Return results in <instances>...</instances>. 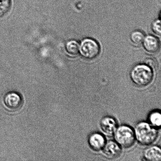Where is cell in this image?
<instances>
[{"instance_id":"6da1fadb","label":"cell","mask_w":161,"mask_h":161,"mask_svg":"<svg viewBox=\"0 0 161 161\" xmlns=\"http://www.w3.org/2000/svg\"><path fill=\"white\" fill-rule=\"evenodd\" d=\"M134 132L137 141L144 146L150 145L154 142L158 135L156 128L146 121L138 123L136 126Z\"/></svg>"},{"instance_id":"7a4b0ae2","label":"cell","mask_w":161,"mask_h":161,"mask_svg":"<svg viewBox=\"0 0 161 161\" xmlns=\"http://www.w3.org/2000/svg\"><path fill=\"white\" fill-rule=\"evenodd\" d=\"M130 77L132 81L137 86H145L152 81L153 73L152 69L147 64H140L132 69Z\"/></svg>"},{"instance_id":"3957f363","label":"cell","mask_w":161,"mask_h":161,"mask_svg":"<svg viewBox=\"0 0 161 161\" xmlns=\"http://www.w3.org/2000/svg\"><path fill=\"white\" fill-rule=\"evenodd\" d=\"M115 140L121 147L129 148L135 142V132L132 129L127 125H122L117 128L114 132Z\"/></svg>"},{"instance_id":"277c9868","label":"cell","mask_w":161,"mask_h":161,"mask_svg":"<svg viewBox=\"0 0 161 161\" xmlns=\"http://www.w3.org/2000/svg\"><path fill=\"white\" fill-rule=\"evenodd\" d=\"M80 51L84 58L87 59H93L99 55L100 47L94 39L86 38L83 39L80 43Z\"/></svg>"},{"instance_id":"5b68a950","label":"cell","mask_w":161,"mask_h":161,"mask_svg":"<svg viewBox=\"0 0 161 161\" xmlns=\"http://www.w3.org/2000/svg\"><path fill=\"white\" fill-rule=\"evenodd\" d=\"M4 102L6 108L11 111H18L21 108L23 99L21 95L15 92H10L5 96Z\"/></svg>"},{"instance_id":"8992f818","label":"cell","mask_w":161,"mask_h":161,"mask_svg":"<svg viewBox=\"0 0 161 161\" xmlns=\"http://www.w3.org/2000/svg\"><path fill=\"white\" fill-rule=\"evenodd\" d=\"M102 149L104 157L109 159L117 158L121 153V146L116 142L113 141L107 142Z\"/></svg>"},{"instance_id":"52a82bcc","label":"cell","mask_w":161,"mask_h":161,"mask_svg":"<svg viewBox=\"0 0 161 161\" xmlns=\"http://www.w3.org/2000/svg\"><path fill=\"white\" fill-rule=\"evenodd\" d=\"M100 127L106 135L111 136L114 134L117 128V124L116 120L113 118L106 116L101 120Z\"/></svg>"},{"instance_id":"ba28073f","label":"cell","mask_w":161,"mask_h":161,"mask_svg":"<svg viewBox=\"0 0 161 161\" xmlns=\"http://www.w3.org/2000/svg\"><path fill=\"white\" fill-rule=\"evenodd\" d=\"M143 47L148 53H158L160 47V41L157 37L148 35L145 37L143 42Z\"/></svg>"},{"instance_id":"9c48e42d","label":"cell","mask_w":161,"mask_h":161,"mask_svg":"<svg viewBox=\"0 0 161 161\" xmlns=\"http://www.w3.org/2000/svg\"><path fill=\"white\" fill-rule=\"evenodd\" d=\"M88 143L94 150L100 151L105 144V139L102 134L95 132L90 136L88 138Z\"/></svg>"},{"instance_id":"30bf717a","label":"cell","mask_w":161,"mask_h":161,"mask_svg":"<svg viewBox=\"0 0 161 161\" xmlns=\"http://www.w3.org/2000/svg\"><path fill=\"white\" fill-rule=\"evenodd\" d=\"M143 157L147 160L160 161L161 160V151L158 146H151L147 147L143 153Z\"/></svg>"},{"instance_id":"8fae6325","label":"cell","mask_w":161,"mask_h":161,"mask_svg":"<svg viewBox=\"0 0 161 161\" xmlns=\"http://www.w3.org/2000/svg\"><path fill=\"white\" fill-rule=\"evenodd\" d=\"M149 124L155 128L160 127L161 125V115L160 112L154 111L149 117Z\"/></svg>"},{"instance_id":"7c38bea8","label":"cell","mask_w":161,"mask_h":161,"mask_svg":"<svg viewBox=\"0 0 161 161\" xmlns=\"http://www.w3.org/2000/svg\"><path fill=\"white\" fill-rule=\"evenodd\" d=\"M130 38L133 43L136 45H139L143 42L145 35L142 31L137 30L132 31L130 34Z\"/></svg>"},{"instance_id":"4fadbf2b","label":"cell","mask_w":161,"mask_h":161,"mask_svg":"<svg viewBox=\"0 0 161 161\" xmlns=\"http://www.w3.org/2000/svg\"><path fill=\"white\" fill-rule=\"evenodd\" d=\"M66 49L69 54L76 55L80 51L79 44L77 41H70L67 43Z\"/></svg>"},{"instance_id":"5bb4252c","label":"cell","mask_w":161,"mask_h":161,"mask_svg":"<svg viewBox=\"0 0 161 161\" xmlns=\"http://www.w3.org/2000/svg\"><path fill=\"white\" fill-rule=\"evenodd\" d=\"M10 0H0V17L5 15L10 9Z\"/></svg>"},{"instance_id":"9a60e30c","label":"cell","mask_w":161,"mask_h":161,"mask_svg":"<svg viewBox=\"0 0 161 161\" xmlns=\"http://www.w3.org/2000/svg\"><path fill=\"white\" fill-rule=\"evenodd\" d=\"M152 30L154 33L158 35H161V22L160 19H157L153 22Z\"/></svg>"},{"instance_id":"2e32d148","label":"cell","mask_w":161,"mask_h":161,"mask_svg":"<svg viewBox=\"0 0 161 161\" xmlns=\"http://www.w3.org/2000/svg\"><path fill=\"white\" fill-rule=\"evenodd\" d=\"M145 64L151 68H155L157 67V62L154 58H147L145 61Z\"/></svg>"}]
</instances>
